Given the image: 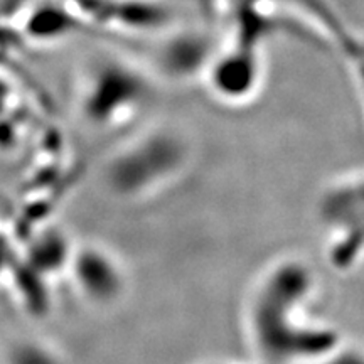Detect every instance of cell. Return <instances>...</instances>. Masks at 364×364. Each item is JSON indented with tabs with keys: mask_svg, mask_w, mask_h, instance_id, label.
I'll return each instance as SVG.
<instances>
[{
	"mask_svg": "<svg viewBox=\"0 0 364 364\" xmlns=\"http://www.w3.org/2000/svg\"><path fill=\"white\" fill-rule=\"evenodd\" d=\"M152 71L120 54L98 53L86 61L80 78V105L93 124L108 125L130 115L152 93Z\"/></svg>",
	"mask_w": 364,
	"mask_h": 364,
	"instance_id": "obj_1",
	"label": "cell"
}]
</instances>
